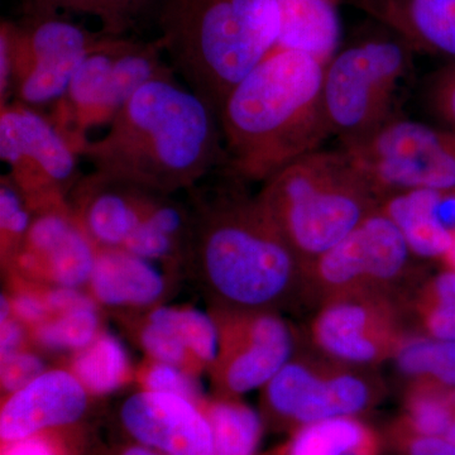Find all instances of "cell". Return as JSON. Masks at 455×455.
Here are the masks:
<instances>
[{"label":"cell","mask_w":455,"mask_h":455,"mask_svg":"<svg viewBox=\"0 0 455 455\" xmlns=\"http://www.w3.org/2000/svg\"><path fill=\"white\" fill-rule=\"evenodd\" d=\"M209 179V178H208ZM187 191L188 266L217 309L277 311L305 298V267L242 180L218 171Z\"/></svg>","instance_id":"cell-1"},{"label":"cell","mask_w":455,"mask_h":455,"mask_svg":"<svg viewBox=\"0 0 455 455\" xmlns=\"http://www.w3.org/2000/svg\"><path fill=\"white\" fill-rule=\"evenodd\" d=\"M108 178L173 196L223 169L220 114L178 76L147 83L79 152Z\"/></svg>","instance_id":"cell-2"},{"label":"cell","mask_w":455,"mask_h":455,"mask_svg":"<svg viewBox=\"0 0 455 455\" xmlns=\"http://www.w3.org/2000/svg\"><path fill=\"white\" fill-rule=\"evenodd\" d=\"M324 64L300 51L274 49L224 100L223 169L245 184L276 175L331 136Z\"/></svg>","instance_id":"cell-3"},{"label":"cell","mask_w":455,"mask_h":455,"mask_svg":"<svg viewBox=\"0 0 455 455\" xmlns=\"http://www.w3.org/2000/svg\"><path fill=\"white\" fill-rule=\"evenodd\" d=\"M164 56L220 114L229 92L276 47V0H157Z\"/></svg>","instance_id":"cell-4"},{"label":"cell","mask_w":455,"mask_h":455,"mask_svg":"<svg viewBox=\"0 0 455 455\" xmlns=\"http://www.w3.org/2000/svg\"><path fill=\"white\" fill-rule=\"evenodd\" d=\"M262 185L260 204L305 268L383 202L344 148L311 152Z\"/></svg>","instance_id":"cell-5"},{"label":"cell","mask_w":455,"mask_h":455,"mask_svg":"<svg viewBox=\"0 0 455 455\" xmlns=\"http://www.w3.org/2000/svg\"><path fill=\"white\" fill-rule=\"evenodd\" d=\"M414 52L382 27L381 32L338 50L324 66L326 116L331 136L341 146L361 142L400 116L398 106L414 71Z\"/></svg>","instance_id":"cell-6"},{"label":"cell","mask_w":455,"mask_h":455,"mask_svg":"<svg viewBox=\"0 0 455 455\" xmlns=\"http://www.w3.org/2000/svg\"><path fill=\"white\" fill-rule=\"evenodd\" d=\"M108 35L90 31L61 14L25 16L0 23V101L33 109L53 107L64 98L83 64Z\"/></svg>","instance_id":"cell-7"},{"label":"cell","mask_w":455,"mask_h":455,"mask_svg":"<svg viewBox=\"0 0 455 455\" xmlns=\"http://www.w3.org/2000/svg\"><path fill=\"white\" fill-rule=\"evenodd\" d=\"M175 75L158 38L107 36L77 68L50 118L79 154L88 132L109 125L143 85Z\"/></svg>","instance_id":"cell-8"},{"label":"cell","mask_w":455,"mask_h":455,"mask_svg":"<svg viewBox=\"0 0 455 455\" xmlns=\"http://www.w3.org/2000/svg\"><path fill=\"white\" fill-rule=\"evenodd\" d=\"M0 158L33 214L68 205L84 176L82 157L49 114L18 101L0 108Z\"/></svg>","instance_id":"cell-9"},{"label":"cell","mask_w":455,"mask_h":455,"mask_svg":"<svg viewBox=\"0 0 455 455\" xmlns=\"http://www.w3.org/2000/svg\"><path fill=\"white\" fill-rule=\"evenodd\" d=\"M412 257L398 228L379 209L307 265L305 299L323 304L361 292L395 298L398 284L411 276Z\"/></svg>","instance_id":"cell-10"},{"label":"cell","mask_w":455,"mask_h":455,"mask_svg":"<svg viewBox=\"0 0 455 455\" xmlns=\"http://www.w3.org/2000/svg\"><path fill=\"white\" fill-rule=\"evenodd\" d=\"M382 387L371 368L341 363L316 352L293 355L263 387V398L272 414L304 427L355 418L379 400Z\"/></svg>","instance_id":"cell-11"},{"label":"cell","mask_w":455,"mask_h":455,"mask_svg":"<svg viewBox=\"0 0 455 455\" xmlns=\"http://www.w3.org/2000/svg\"><path fill=\"white\" fill-rule=\"evenodd\" d=\"M385 200L415 188H455V131L397 116L361 142L341 146Z\"/></svg>","instance_id":"cell-12"},{"label":"cell","mask_w":455,"mask_h":455,"mask_svg":"<svg viewBox=\"0 0 455 455\" xmlns=\"http://www.w3.org/2000/svg\"><path fill=\"white\" fill-rule=\"evenodd\" d=\"M212 316L220 329V353L211 372L221 396L265 387L295 355V333L277 311L214 307Z\"/></svg>","instance_id":"cell-13"},{"label":"cell","mask_w":455,"mask_h":455,"mask_svg":"<svg viewBox=\"0 0 455 455\" xmlns=\"http://www.w3.org/2000/svg\"><path fill=\"white\" fill-rule=\"evenodd\" d=\"M309 334L316 352L368 368L394 359L406 337L396 299L376 292L323 302L311 320Z\"/></svg>","instance_id":"cell-14"},{"label":"cell","mask_w":455,"mask_h":455,"mask_svg":"<svg viewBox=\"0 0 455 455\" xmlns=\"http://www.w3.org/2000/svg\"><path fill=\"white\" fill-rule=\"evenodd\" d=\"M97 254L70 206H60L35 214L22 247L5 268L31 283L82 290L89 284Z\"/></svg>","instance_id":"cell-15"},{"label":"cell","mask_w":455,"mask_h":455,"mask_svg":"<svg viewBox=\"0 0 455 455\" xmlns=\"http://www.w3.org/2000/svg\"><path fill=\"white\" fill-rule=\"evenodd\" d=\"M131 436L164 455H215L204 405L179 395L140 390L123 403Z\"/></svg>","instance_id":"cell-16"},{"label":"cell","mask_w":455,"mask_h":455,"mask_svg":"<svg viewBox=\"0 0 455 455\" xmlns=\"http://www.w3.org/2000/svg\"><path fill=\"white\" fill-rule=\"evenodd\" d=\"M158 194L163 193L92 170L84 173L68 203L97 248H123L146 220Z\"/></svg>","instance_id":"cell-17"},{"label":"cell","mask_w":455,"mask_h":455,"mask_svg":"<svg viewBox=\"0 0 455 455\" xmlns=\"http://www.w3.org/2000/svg\"><path fill=\"white\" fill-rule=\"evenodd\" d=\"M90 394L70 370H47L40 377L8 395L0 410V438L4 443L41 435L68 427L83 418Z\"/></svg>","instance_id":"cell-18"},{"label":"cell","mask_w":455,"mask_h":455,"mask_svg":"<svg viewBox=\"0 0 455 455\" xmlns=\"http://www.w3.org/2000/svg\"><path fill=\"white\" fill-rule=\"evenodd\" d=\"M390 29L415 52L455 62V0H344Z\"/></svg>","instance_id":"cell-19"},{"label":"cell","mask_w":455,"mask_h":455,"mask_svg":"<svg viewBox=\"0 0 455 455\" xmlns=\"http://www.w3.org/2000/svg\"><path fill=\"white\" fill-rule=\"evenodd\" d=\"M88 289L101 307L149 310L166 295L167 278L154 262L121 248H98Z\"/></svg>","instance_id":"cell-20"},{"label":"cell","mask_w":455,"mask_h":455,"mask_svg":"<svg viewBox=\"0 0 455 455\" xmlns=\"http://www.w3.org/2000/svg\"><path fill=\"white\" fill-rule=\"evenodd\" d=\"M280 36L275 49L300 51L328 64L340 49L344 0H276Z\"/></svg>","instance_id":"cell-21"},{"label":"cell","mask_w":455,"mask_h":455,"mask_svg":"<svg viewBox=\"0 0 455 455\" xmlns=\"http://www.w3.org/2000/svg\"><path fill=\"white\" fill-rule=\"evenodd\" d=\"M157 0H23L25 16L85 14L100 22V31L113 37H131L140 26L154 22Z\"/></svg>","instance_id":"cell-22"},{"label":"cell","mask_w":455,"mask_h":455,"mask_svg":"<svg viewBox=\"0 0 455 455\" xmlns=\"http://www.w3.org/2000/svg\"><path fill=\"white\" fill-rule=\"evenodd\" d=\"M68 370L94 396L113 394L132 376L131 359L124 344L107 331H101L92 344L74 353Z\"/></svg>","instance_id":"cell-23"},{"label":"cell","mask_w":455,"mask_h":455,"mask_svg":"<svg viewBox=\"0 0 455 455\" xmlns=\"http://www.w3.org/2000/svg\"><path fill=\"white\" fill-rule=\"evenodd\" d=\"M376 454V436L355 418H335L304 425L287 449V455Z\"/></svg>","instance_id":"cell-24"},{"label":"cell","mask_w":455,"mask_h":455,"mask_svg":"<svg viewBox=\"0 0 455 455\" xmlns=\"http://www.w3.org/2000/svg\"><path fill=\"white\" fill-rule=\"evenodd\" d=\"M379 209L394 221L415 257L442 260L447 254L453 238L430 220L419 190L392 194Z\"/></svg>","instance_id":"cell-25"},{"label":"cell","mask_w":455,"mask_h":455,"mask_svg":"<svg viewBox=\"0 0 455 455\" xmlns=\"http://www.w3.org/2000/svg\"><path fill=\"white\" fill-rule=\"evenodd\" d=\"M215 455H254L262 436L259 415L236 397L221 396L204 405Z\"/></svg>","instance_id":"cell-26"},{"label":"cell","mask_w":455,"mask_h":455,"mask_svg":"<svg viewBox=\"0 0 455 455\" xmlns=\"http://www.w3.org/2000/svg\"><path fill=\"white\" fill-rule=\"evenodd\" d=\"M394 359L403 376L455 387V340L435 339L425 334L406 335Z\"/></svg>","instance_id":"cell-27"},{"label":"cell","mask_w":455,"mask_h":455,"mask_svg":"<svg viewBox=\"0 0 455 455\" xmlns=\"http://www.w3.org/2000/svg\"><path fill=\"white\" fill-rule=\"evenodd\" d=\"M448 387L430 379H411L406 392L407 424L414 435L444 438L455 421Z\"/></svg>","instance_id":"cell-28"},{"label":"cell","mask_w":455,"mask_h":455,"mask_svg":"<svg viewBox=\"0 0 455 455\" xmlns=\"http://www.w3.org/2000/svg\"><path fill=\"white\" fill-rule=\"evenodd\" d=\"M101 331L99 305L94 304L50 316L32 329L31 337L42 348L76 353L97 339Z\"/></svg>","instance_id":"cell-29"},{"label":"cell","mask_w":455,"mask_h":455,"mask_svg":"<svg viewBox=\"0 0 455 455\" xmlns=\"http://www.w3.org/2000/svg\"><path fill=\"white\" fill-rule=\"evenodd\" d=\"M163 310L178 329L197 368L211 370L220 353V329L212 314L188 307H163Z\"/></svg>","instance_id":"cell-30"},{"label":"cell","mask_w":455,"mask_h":455,"mask_svg":"<svg viewBox=\"0 0 455 455\" xmlns=\"http://www.w3.org/2000/svg\"><path fill=\"white\" fill-rule=\"evenodd\" d=\"M140 346L155 361L175 364L190 372H200L178 329L167 319L163 305L152 307L139 331Z\"/></svg>","instance_id":"cell-31"},{"label":"cell","mask_w":455,"mask_h":455,"mask_svg":"<svg viewBox=\"0 0 455 455\" xmlns=\"http://www.w3.org/2000/svg\"><path fill=\"white\" fill-rule=\"evenodd\" d=\"M33 217L35 214L25 196L7 175H3L0 179V254L4 267L22 247Z\"/></svg>","instance_id":"cell-32"},{"label":"cell","mask_w":455,"mask_h":455,"mask_svg":"<svg viewBox=\"0 0 455 455\" xmlns=\"http://www.w3.org/2000/svg\"><path fill=\"white\" fill-rule=\"evenodd\" d=\"M137 379L140 390L179 395L202 403V387L196 381V374L185 368L149 358L140 368Z\"/></svg>","instance_id":"cell-33"},{"label":"cell","mask_w":455,"mask_h":455,"mask_svg":"<svg viewBox=\"0 0 455 455\" xmlns=\"http://www.w3.org/2000/svg\"><path fill=\"white\" fill-rule=\"evenodd\" d=\"M13 289L8 293L13 309V317L20 320L29 331L44 324L51 316L44 296V284L31 283L12 276Z\"/></svg>","instance_id":"cell-34"},{"label":"cell","mask_w":455,"mask_h":455,"mask_svg":"<svg viewBox=\"0 0 455 455\" xmlns=\"http://www.w3.org/2000/svg\"><path fill=\"white\" fill-rule=\"evenodd\" d=\"M44 371L47 370L44 359L37 353L29 349L2 359L0 385H2L3 394L8 396V395L22 390L23 387L40 377Z\"/></svg>","instance_id":"cell-35"},{"label":"cell","mask_w":455,"mask_h":455,"mask_svg":"<svg viewBox=\"0 0 455 455\" xmlns=\"http://www.w3.org/2000/svg\"><path fill=\"white\" fill-rule=\"evenodd\" d=\"M427 103L442 127L455 131V62L434 75L427 86Z\"/></svg>","instance_id":"cell-36"},{"label":"cell","mask_w":455,"mask_h":455,"mask_svg":"<svg viewBox=\"0 0 455 455\" xmlns=\"http://www.w3.org/2000/svg\"><path fill=\"white\" fill-rule=\"evenodd\" d=\"M421 329L427 337L455 340V302L415 309Z\"/></svg>","instance_id":"cell-37"},{"label":"cell","mask_w":455,"mask_h":455,"mask_svg":"<svg viewBox=\"0 0 455 455\" xmlns=\"http://www.w3.org/2000/svg\"><path fill=\"white\" fill-rule=\"evenodd\" d=\"M455 302V271L445 267L427 283L421 286L415 299V309L431 307V305Z\"/></svg>","instance_id":"cell-38"},{"label":"cell","mask_w":455,"mask_h":455,"mask_svg":"<svg viewBox=\"0 0 455 455\" xmlns=\"http://www.w3.org/2000/svg\"><path fill=\"white\" fill-rule=\"evenodd\" d=\"M29 339H32L31 331L16 317L0 323V358L11 357L28 349L27 344Z\"/></svg>","instance_id":"cell-39"},{"label":"cell","mask_w":455,"mask_h":455,"mask_svg":"<svg viewBox=\"0 0 455 455\" xmlns=\"http://www.w3.org/2000/svg\"><path fill=\"white\" fill-rule=\"evenodd\" d=\"M2 455H60L59 449L49 438L41 435L4 443Z\"/></svg>","instance_id":"cell-40"},{"label":"cell","mask_w":455,"mask_h":455,"mask_svg":"<svg viewBox=\"0 0 455 455\" xmlns=\"http://www.w3.org/2000/svg\"><path fill=\"white\" fill-rule=\"evenodd\" d=\"M409 455H455V447L444 438L414 435L409 442Z\"/></svg>","instance_id":"cell-41"},{"label":"cell","mask_w":455,"mask_h":455,"mask_svg":"<svg viewBox=\"0 0 455 455\" xmlns=\"http://www.w3.org/2000/svg\"><path fill=\"white\" fill-rule=\"evenodd\" d=\"M122 455H164L160 451H155V449L146 447V445L139 444L133 445L125 449Z\"/></svg>","instance_id":"cell-42"},{"label":"cell","mask_w":455,"mask_h":455,"mask_svg":"<svg viewBox=\"0 0 455 455\" xmlns=\"http://www.w3.org/2000/svg\"><path fill=\"white\" fill-rule=\"evenodd\" d=\"M442 260L445 267L454 269L455 271V236L453 242H451V248H449L447 254L443 257Z\"/></svg>","instance_id":"cell-43"},{"label":"cell","mask_w":455,"mask_h":455,"mask_svg":"<svg viewBox=\"0 0 455 455\" xmlns=\"http://www.w3.org/2000/svg\"><path fill=\"white\" fill-rule=\"evenodd\" d=\"M444 439L448 440V442L455 447V421L454 424L451 425V429L448 430L447 435L444 436Z\"/></svg>","instance_id":"cell-44"}]
</instances>
